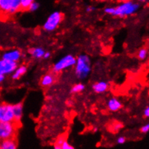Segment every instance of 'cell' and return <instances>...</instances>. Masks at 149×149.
I'll return each mask as SVG.
<instances>
[{
    "label": "cell",
    "mask_w": 149,
    "mask_h": 149,
    "mask_svg": "<svg viewBox=\"0 0 149 149\" xmlns=\"http://www.w3.org/2000/svg\"><path fill=\"white\" fill-rule=\"evenodd\" d=\"M1 58L3 59H7V60L13 61V62H15L18 63L19 61L22 58V52L21 51L15 49L9 50L4 52L2 54Z\"/></svg>",
    "instance_id": "obj_9"
},
{
    "label": "cell",
    "mask_w": 149,
    "mask_h": 149,
    "mask_svg": "<svg viewBox=\"0 0 149 149\" xmlns=\"http://www.w3.org/2000/svg\"><path fill=\"white\" fill-rule=\"evenodd\" d=\"M74 74L77 78L83 80L86 78L91 72V62L88 55L80 54L76 58L74 65Z\"/></svg>",
    "instance_id": "obj_2"
},
{
    "label": "cell",
    "mask_w": 149,
    "mask_h": 149,
    "mask_svg": "<svg viewBox=\"0 0 149 149\" xmlns=\"http://www.w3.org/2000/svg\"><path fill=\"white\" fill-rule=\"evenodd\" d=\"M35 0H20L21 1V10H28L30 4Z\"/></svg>",
    "instance_id": "obj_20"
},
{
    "label": "cell",
    "mask_w": 149,
    "mask_h": 149,
    "mask_svg": "<svg viewBox=\"0 0 149 149\" xmlns=\"http://www.w3.org/2000/svg\"><path fill=\"white\" fill-rule=\"evenodd\" d=\"M18 66V63L5 59H0V74L6 76L13 74Z\"/></svg>",
    "instance_id": "obj_8"
},
{
    "label": "cell",
    "mask_w": 149,
    "mask_h": 149,
    "mask_svg": "<svg viewBox=\"0 0 149 149\" xmlns=\"http://www.w3.org/2000/svg\"><path fill=\"white\" fill-rule=\"evenodd\" d=\"M137 1L140 3H146V2H148V0H137Z\"/></svg>",
    "instance_id": "obj_29"
},
{
    "label": "cell",
    "mask_w": 149,
    "mask_h": 149,
    "mask_svg": "<svg viewBox=\"0 0 149 149\" xmlns=\"http://www.w3.org/2000/svg\"><path fill=\"white\" fill-rule=\"evenodd\" d=\"M107 108L111 112H117L123 108V103L117 97H111L107 101Z\"/></svg>",
    "instance_id": "obj_10"
},
{
    "label": "cell",
    "mask_w": 149,
    "mask_h": 149,
    "mask_svg": "<svg viewBox=\"0 0 149 149\" xmlns=\"http://www.w3.org/2000/svg\"><path fill=\"white\" fill-rule=\"evenodd\" d=\"M14 123L17 124L21 121L23 116V105L22 103H17L13 105Z\"/></svg>",
    "instance_id": "obj_11"
},
{
    "label": "cell",
    "mask_w": 149,
    "mask_h": 149,
    "mask_svg": "<svg viewBox=\"0 0 149 149\" xmlns=\"http://www.w3.org/2000/svg\"><path fill=\"white\" fill-rule=\"evenodd\" d=\"M125 142H126V138L124 136H120L117 139V143L118 144H120V145L124 144Z\"/></svg>",
    "instance_id": "obj_24"
},
{
    "label": "cell",
    "mask_w": 149,
    "mask_h": 149,
    "mask_svg": "<svg viewBox=\"0 0 149 149\" xmlns=\"http://www.w3.org/2000/svg\"><path fill=\"white\" fill-rule=\"evenodd\" d=\"M85 88H86L85 85L83 84V83H77V84L74 85V86H72L70 91L72 93H79L83 92V91L85 90Z\"/></svg>",
    "instance_id": "obj_17"
},
{
    "label": "cell",
    "mask_w": 149,
    "mask_h": 149,
    "mask_svg": "<svg viewBox=\"0 0 149 149\" xmlns=\"http://www.w3.org/2000/svg\"><path fill=\"white\" fill-rule=\"evenodd\" d=\"M51 56V53L49 52H45V53H44V56H43V58L45 59H49Z\"/></svg>",
    "instance_id": "obj_26"
},
{
    "label": "cell",
    "mask_w": 149,
    "mask_h": 149,
    "mask_svg": "<svg viewBox=\"0 0 149 149\" xmlns=\"http://www.w3.org/2000/svg\"><path fill=\"white\" fill-rule=\"evenodd\" d=\"M63 19V15L59 11H55L47 17L43 25V29L46 32H53L59 27Z\"/></svg>",
    "instance_id": "obj_5"
},
{
    "label": "cell",
    "mask_w": 149,
    "mask_h": 149,
    "mask_svg": "<svg viewBox=\"0 0 149 149\" xmlns=\"http://www.w3.org/2000/svg\"><path fill=\"white\" fill-rule=\"evenodd\" d=\"M148 131H149V124L148 123H146V124L143 125V126L141 127V132H142V133L146 134L147 132H148Z\"/></svg>",
    "instance_id": "obj_23"
},
{
    "label": "cell",
    "mask_w": 149,
    "mask_h": 149,
    "mask_svg": "<svg viewBox=\"0 0 149 149\" xmlns=\"http://www.w3.org/2000/svg\"><path fill=\"white\" fill-rule=\"evenodd\" d=\"M0 122L14 123L13 104L0 103Z\"/></svg>",
    "instance_id": "obj_7"
},
{
    "label": "cell",
    "mask_w": 149,
    "mask_h": 149,
    "mask_svg": "<svg viewBox=\"0 0 149 149\" xmlns=\"http://www.w3.org/2000/svg\"><path fill=\"white\" fill-rule=\"evenodd\" d=\"M45 50L42 47H33L29 50V54L35 59H41L44 56Z\"/></svg>",
    "instance_id": "obj_16"
},
{
    "label": "cell",
    "mask_w": 149,
    "mask_h": 149,
    "mask_svg": "<svg viewBox=\"0 0 149 149\" xmlns=\"http://www.w3.org/2000/svg\"><path fill=\"white\" fill-rule=\"evenodd\" d=\"M17 148V143L14 138L0 141V149H16Z\"/></svg>",
    "instance_id": "obj_14"
},
{
    "label": "cell",
    "mask_w": 149,
    "mask_h": 149,
    "mask_svg": "<svg viewBox=\"0 0 149 149\" xmlns=\"http://www.w3.org/2000/svg\"><path fill=\"white\" fill-rule=\"evenodd\" d=\"M21 10L20 0H0V13L13 15Z\"/></svg>",
    "instance_id": "obj_3"
},
{
    "label": "cell",
    "mask_w": 149,
    "mask_h": 149,
    "mask_svg": "<svg viewBox=\"0 0 149 149\" xmlns=\"http://www.w3.org/2000/svg\"><path fill=\"white\" fill-rule=\"evenodd\" d=\"M39 7H40L39 3L37 2V1H33L29 5L28 10H29V11L31 12V13H33V12L37 11V10L39 9Z\"/></svg>",
    "instance_id": "obj_19"
},
{
    "label": "cell",
    "mask_w": 149,
    "mask_h": 149,
    "mask_svg": "<svg viewBox=\"0 0 149 149\" xmlns=\"http://www.w3.org/2000/svg\"><path fill=\"white\" fill-rule=\"evenodd\" d=\"M121 2H123V1H129V0H120Z\"/></svg>",
    "instance_id": "obj_30"
},
{
    "label": "cell",
    "mask_w": 149,
    "mask_h": 149,
    "mask_svg": "<svg viewBox=\"0 0 149 149\" xmlns=\"http://www.w3.org/2000/svg\"><path fill=\"white\" fill-rule=\"evenodd\" d=\"M109 83L106 81H98L93 84L92 86V89L93 91L96 93H104L107 91L109 89Z\"/></svg>",
    "instance_id": "obj_13"
},
{
    "label": "cell",
    "mask_w": 149,
    "mask_h": 149,
    "mask_svg": "<svg viewBox=\"0 0 149 149\" xmlns=\"http://www.w3.org/2000/svg\"><path fill=\"white\" fill-rule=\"evenodd\" d=\"M27 67L25 65H20V66H17L15 70L13 72L12 74V78L13 80H19L21 77H23L24 74L27 72Z\"/></svg>",
    "instance_id": "obj_15"
},
{
    "label": "cell",
    "mask_w": 149,
    "mask_h": 149,
    "mask_svg": "<svg viewBox=\"0 0 149 149\" xmlns=\"http://www.w3.org/2000/svg\"><path fill=\"white\" fill-rule=\"evenodd\" d=\"M16 125L15 123L0 122V141L14 138L17 129Z\"/></svg>",
    "instance_id": "obj_6"
},
{
    "label": "cell",
    "mask_w": 149,
    "mask_h": 149,
    "mask_svg": "<svg viewBox=\"0 0 149 149\" xmlns=\"http://www.w3.org/2000/svg\"><path fill=\"white\" fill-rule=\"evenodd\" d=\"M94 10V7H93V6H88V7L86 8V12H87V13H92Z\"/></svg>",
    "instance_id": "obj_27"
},
{
    "label": "cell",
    "mask_w": 149,
    "mask_h": 149,
    "mask_svg": "<svg viewBox=\"0 0 149 149\" xmlns=\"http://www.w3.org/2000/svg\"><path fill=\"white\" fill-rule=\"evenodd\" d=\"M123 127V123H121L120 122H116V123H114V124L112 125L111 130H112L114 132H117V131L121 130Z\"/></svg>",
    "instance_id": "obj_21"
},
{
    "label": "cell",
    "mask_w": 149,
    "mask_h": 149,
    "mask_svg": "<svg viewBox=\"0 0 149 149\" xmlns=\"http://www.w3.org/2000/svg\"><path fill=\"white\" fill-rule=\"evenodd\" d=\"M148 49L146 48H142L138 51V57L140 60H145L146 59L147 56H148Z\"/></svg>",
    "instance_id": "obj_18"
},
{
    "label": "cell",
    "mask_w": 149,
    "mask_h": 149,
    "mask_svg": "<svg viewBox=\"0 0 149 149\" xmlns=\"http://www.w3.org/2000/svg\"><path fill=\"white\" fill-rule=\"evenodd\" d=\"M143 116L146 118H148L149 117V107H146L143 110Z\"/></svg>",
    "instance_id": "obj_25"
},
{
    "label": "cell",
    "mask_w": 149,
    "mask_h": 149,
    "mask_svg": "<svg viewBox=\"0 0 149 149\" xmlns=\"http://www.w3.org/2000/svg\"><path fill=\"white\" fill-rule=\"evenodd\" d=\"M76 62V57L72 54H68L64 56L58 60L52 67V71L54 73H59L67 69L74 66Z\"/></svg>",
    "instance_id": "obj_4"
},
{
    "label": "cell",
    "mask_w": 149,
    "mask_h": 149,
    "mask_svg": "<svg viewBox=\"0 0 149 149\" xmlns=\"http://www.w3.org/2000/svg\"><path fill=\"white\" fill-rule=\"evenodd\" d=\"M4 79H5V76L2 75V74H0V83H2L4 80Z\"/></svg>",
    "instance_id": "obj_28"
},
{
    "label": "cell",
    "mask_w": 149,
    "mask_h": 149,
    "mask_svg": "<svg viewBox=\"0 0 149 149\" xmlns=\"http://www.w3.org/2000/svg\"><path fill=\"white\" fill-rule=\"evenodd\" d=\"M60 149H74V147L70 143H69L68 141L65 139L62 143V145H61Z\"/></svg>",
    "instance_id": "obj_22"
},
{
    "label": "cell",
    "mask_w": 149,
    "mask_h": 149,
    "mask_svg": "<svg viewBox=\"0 0 149 149\" xmlns=\"http://www.w3.org/2000/svg\"><path fill=\"white\" fill-rule=\"evenodd\" d=\"M140 8V4L136 1L129 0L121 2L117 7H108L104 9V13L109 15L118 17H126L135 14Z\"/></svg>",
    "instance_id": "obj_1"
},
{
    "label": "cell",
    "mask_w": 149,
    "mask_h": 149,
    "mask_svg": "<svg viewBox=\"0 0 149 149\" xmlns=\"http://www.w3.org/2000/svg\"><path fill=\"white\" fill-rule=\"evenodd\" d=\"M55 76L53 73H47L41 77L40 84L42 87L48 88L52 86L55 83Z\"/></svg>",
    "instance_id": "obj_12"
}]
</instances>
